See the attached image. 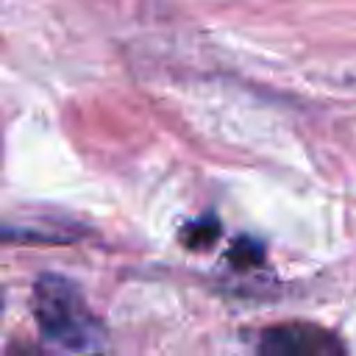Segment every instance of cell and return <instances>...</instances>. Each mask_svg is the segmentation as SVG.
<instances>
[{
  "label": "cell",
  "instance_id": "6da1fadb",
  "mask_svg": "<svg viewBox=\"0 0 356 356\" xmlns=\"http://www.w3.org/2000/svg\"><path fill=\"white\" fill-rule=\"evenodd\" d=\"M33 317L44 337L75 353H97L103 325L89 309L83 292L64 275H39L33 284Z\"/></svg>",
  "mask_w": 356,
  "mask_h": 356
},
{
  "label": "cell",
  "instance_id": "7a4b0ae2",
  "mask_svg": "<svg viewBox=\"0 0 356 356\" xmlns=\"http://www.w3.org/2000/svg\"><path fill=\"white\" fill-rule=\"evenodd\" d=\"M259 356H348V348L331 328L295 320L264 328Z\"/></svg>",
  "mask_w": 356,
  "mask_h": 356
},
{
  "label": "cell",
  "instance_id": "3957f363",
  "mask_svg": "<svg viewBox=\"0 0 356 356\" xmlns=\"http://www.w3.org/2000/svg\"><path fill=\"white\" fill-rule=\"evenodd\" d=\"M75 234L67 231H56V228H22V225H11L0 220V242H44V245H61V242H72Z\"/></svg>",
  "mask_w": 356,
  "mask_h": 356
},
{
  "label": "cell",
  "instance_id": "277c9868",
  "mask_svg": "<svg viewBox=\"0 0 356 356\" xmlns=\"http://www.w3.org/2000/svg\"><path fill=\"white\" fill-rule=\"evenodd\" d=\"M8 356H47V353H42V350H36V348H17V350H11Z\"/></svg>",
  "mask_w": 356,
  "mask_h": 356
}]
</instances>
